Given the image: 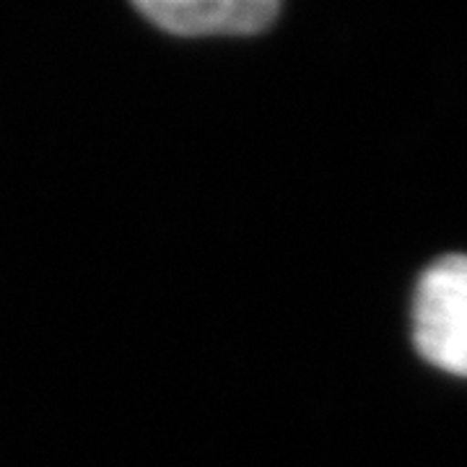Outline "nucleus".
Returning <instances> with one entry per match:
<instances>
[{"mask_svg":"<svg viewBox=\"0 0 467 467\" xmlns=\"http://www.w3.org/2000/svg\"><path fill=\"white\" fill-rule=\"evenodd\" d=\"M418 353L454 377H467V257L450 254L429 267L413 301Z\"/></svg>","mask_w":467,"mask_h":467,"instance_id":"nucleus-1","label":"nucleus"},{"mask_svg":"<svg viewBox=\"0 0 467 467\" xmlns=\"http://www.w3.org/2000/svg\"><path fill=\"white\" fill-rule=\"evenodd\" d=\"M135 8L174 36L260 34L281 11L275 0H138Z\"/></svg>","mask_w":467,"mask_h":467,"instance_id":"nucleus-2","label":"nucleus"}]
</instances>
